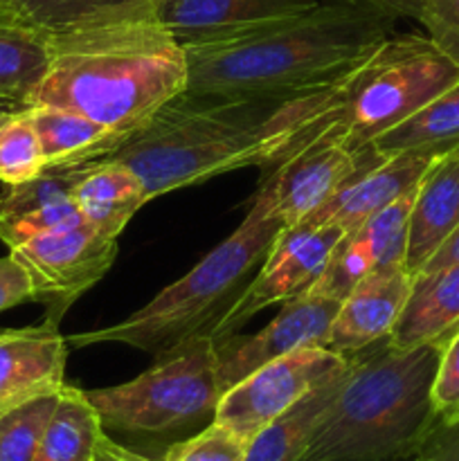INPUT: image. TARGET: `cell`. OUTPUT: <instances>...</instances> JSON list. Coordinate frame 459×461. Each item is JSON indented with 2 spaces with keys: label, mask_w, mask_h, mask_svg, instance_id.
<instances>
[{
  "label": "cell",
  "mask_w": 459,
  "mask_h": 461,
  "mask_svg": "<svg viewBox=\"0 0 459 461\" xmlns=\"http://www.w3.org/2000/svg\"><path fill=\"white\" fill-rule=\"evenodd\" d=\"M345 81L261 97L178 95L111 158L126 162L148 201L243 167H274L333 120Z\"/></svg>",
  "instance_id": "1"
},
{
  "label": "cell",
  "mask_w": 459,
  "mask_h": 461,
  "mask_svg": "<svg viewBox=\"0 0 459 461\" xmlns=\"http://www.w3.org/2000/svg\"><path fill=\"white\" fill-rule=\"evenodd\" d=\"M392 30V18L333 0L241 34L183 45L184 93L261 97L328 88L346 79Z\"/></svg>",
  "instance_id": "2"
},
{
  "label": "cell",
  "mask_w": 459,
  "mask_h": 461,
  "mask_svg": "<svg viewBox=\"0 0 459 461\" xmlns=\"http://www.w3.org/2000/svg\"><path fill=\"white\" fill-rule=\"evenodd\" d=\"M187 54L156 16L52 36V59L27 106H58L138 133L187 90Z\"/></svg>",
  "instance_id": "3"
},
{
  "label": "cell",
  "mask_w": 459,
  "mask_h": 461,
  "mask_svg": "<svg viewBox=\"0 0 459 461\" xmlns=\"http://www.w3.org/2000/svg\"><path fill=\"white\" fill-rule=\"evenodd\" d=\"M446 345L394 349L381 340L354 365L300 461H405L417 457L439 417L432 383Z\"/></svg>",
  "instance_id": "4"
},
{
  "label": "cell",
  "mask_w": 459,
  "mask_h": 461,
  "mask_svg": "<svg viewBox=\"0 0 459 461\" xmlns=\"http://www.w3.org/2000/svg\"><path fill=\"white\" fill-rule=\"evenodd\" d=\"M284 228L286 223L277 203V174L274 167H268V176L261 180L246 219L225 241L142 309L111 327L68 336V347L117 342L156 358L184 340L210 338L264 268Z\"/></svg>",
  "instance_id": "5"
},
{
  "label": "cell",
  "mask_w": 459,
  "mask_h": 461,
  "mask_svg": "<svg viewBox=\"0 0 459 461\" xmlns=\"http://www.w3.org/2000/svg\"><path fill=\"white\" fill-rule=\"evenodd\" d=\"M104 430L166 435L201 421H214L223 396L216 376L214 340L192 338L156 356L153 367L129 383L84 390Z\"/></svg>",
  "instance_id": "6"
},
{
  "label": "cell",
  "mask_w": 459,
  "mask_h": 461,
  "mask_svg": "<svg viewBox=\"0 0 459 461\" xmlns=\"http://www.w3.org/2000/svg\"><path fill=\"white\" fill-rule=\"evenodd\" d=\"M459 79L428 36L390 34L345 81L338 117L358 144H372Z\"/></svg>",
  "instance_id": "7"
},
{
  "label": "cell",
  "mask_w": 459,
  "mask_h": 461,
  "mask_svg": "<svg viewBox=\"0 0 459 461\" xmlns=\"http://www.w3.org/2000/svg\"><path fill=\"white\" fill-rule=\"evenodd\" d=\"M117 250V239L79 221L39 234L9 252L25 268L34 302L45 306V320L58 324L68 309L111 270Z\"/></svg>",
  "instance_id": "8"
},
{
  "label": "cell",
  "mask_w": 459,
  "mask_h": 461,
  "mask_svg": "<svg viewBox=\"0 0 459 461\" xmlns=\"http://www.w3.org/2000/svg\"><path fill=\"white\" fill-rule=\"evenodd\" d=\"M349 360L327 347H304L282 356L230 387L220 396L214 421L234 430L250 444L252 437L264 430L274 417L291 408L324 378L346 367Z\"/></svg>",
  "instance_id": "9"
},
{
  "label": "cell",
  "mask_w": 459,
  "mask_h": 461,
  "mask_svg": "<svg viewBox=\"0 0 459 461\" xmlns=\"http://www.w3.org/2000/svg\"><path fill=\"white\" fill-rule=\"evenodd\" d=\"M374 144H358L338 113L297 151L274 165L277 203L286 228L327 203L364 167L381 160Z\"/></svg>",
  "instance_id": "10"
},
{
  "label": "cell",
  "mask_w": 459,
  "mask_h": 461,
  "mask_svg": "<svg viewBox=\"0 0 459 461\" xmlns=\"http://www.w3.org/2000/svg\"><path fill=\"white\" fill-rule=\"evenodd\" d=\"M342 230L336 225H320V228H284L241 300L212 331V340L238 333V329L264 311L266 306L284 304L295 297L306 295L322 277L333 248L342 239Z\"/></svg>",
  "instance_id": "11"
},
{
  "label": "cell",
  "mask_w": 459,
  "mask_h": 461,
  "mask_svg": "<svg viewBox=\"0 0 459 461\" xmlns=\"http://www.w3.org/2000/svg\"><path fill=\"white\" fill-rule=\"evenodd\" d=\"M340 302L331 297L306 295L284 302L277 318L252 336H225L214 340L216 376L225 392L264 365L304 347H327L328 329Z\"/></svg>",
  "instance_id": "12"
},
{
  "label": "cell",
  "mask_w": 459,
  "mask_h": 461,
  "mask_svg": "<svg viewBox=\"0 0 459 461\" xmlns=\"http://www.w3.org/2000/svg\"><path fill=\"white\" fill-rule=\"evenodd\" d=\"M414 192L417 187L364 221L360 228L342 234L338 246L333 248L322 277L309 293L342 302L354 291L356 284L372 275L374 270L387 268V266H405Z\"/></svg>",
  "instance_id": "13"
},
{
  "label": "cell",
  "mask_w": 459,
  "mask_h": 461,
  "mask_svg": "<svg viewBox=\"0 0 459 461\" xmlns=\"http://www.w3.org/2000/svg\"><path fill=\"white\" fill-rule=\"evenodd\" d=\"M439 158L444 156L418 151V149L382 156L374 165L364 167L349 183L342 185L327 203H322L318 210L310 212L295 225H302V228L336 225L345 234L351 232L374 214L392 205L396 198L417 187Z\"/></svg>",
  "instance_id": "14"
},
{
  "label": "cell",
  "mask_w": 459,
  "mask_h": 461,
  "mask_svg": "<svg viewBox=\"0 0 459 461\" xmlns=\"http://www.w3.org/2000/svg\"><path fill=\"white\" fill-rule=\"evenodd\" d=\"M68 338L48 322L0 331V414L66 385Z\"/></svg>",
  "instance_id": "15"
},
{
  "label": "cell",
  "mask_w": 459,
  "mask_h": 461,
  "mask_svg": "<svg viewBox=\"0 0 459 461\" xmlns=\"http://www.w3.org/2000/svg\"><path fill=\"white\" fill-rule=\"evenodd\" d=\"M412 288V275L405 266H387L360 279L354 291L340 302L327 349L354 358L376 342L390 338L405 300Z\"/></svg>",
  "instance_id": "16"
},
{
  "label": "cell",
  "mask_w": 459,
  "mask_h": 461,
  "mask_svg": "<svg viewBox=\"0 0 459 461\" xmlns=\"http://www.w3.org/2000/svg\"><path fill=\"white\" fill-rule=\"evenodd\" d=\"M333 0H153V16L180 45L241 34Z\"/></svg>",
  "instance_id": "17"
},
{
  "label": "cell",
  "mask_w": 459,
  "mask_h": 461,
  "mask_svg": "<svg viewBox=\"0 0 459 461\" xmlns=\"http://www.w3.org/2000/svg\"><path fill=\"white\" fill-rule=\"evenodd\" d=\"M79 167H48L25 183L4 185L0 192V241L9 250L50 230L84 221L72 187Z\"/></svg>",
  "instance_id": "18"
},
{
  "label": "cell",
  "mask_w": 459,
  "mask_h": 461,
  "mask_svg": "<svg viewBox=\"0 0 459 461\" xmlns=\"http://www.w3.org/2000/svg\"><path fill=\"white\" fill-rule=\"evenodd\" d=\"M459 225V151L439 158L414 192L405 268L417 275Z\"/></svg>",
  "instance_id": "19"
},
{
  "label": "cell",
  "mask_w": 459,
  "mask_h": 461,
  "mask_svg": "<svg viewBox=\"0 0 459 461\" xmlns=\"http://www.w3.org/2000/svg\"><path fill=\"white\" fill-rule=\"evenodd\" d=\"M72 198L86 223L112 239H120L135 212L148 203L140 176L117 158L81 165Z\"/></svg>",
  "instance_id": "20"
},
{
  "label": "cell",
  "mask_w": 459,
  "mask_h": 461,
  "mask_svg": "<svg viewBox=\"0 0 459 461\" xmlns=\"http://www.w3.org/2000/svg\"><path fill=\"white\" fill-rule=\"evenodd\" d=\"M459 331V266L418 273L390 333L394 349L446 342Z\"/></svg>",
  "instance_id": "21"
},
{
  "label": "cell",
  "mask_w": 459,
  "mask_h": 461,
  "mask_svg": "<svg viewBox=\"0 0 459 461\" xmlns=\"http://www.w3.org/2000/svg\"><path fill=\"white\" fill-rule=\"evenodd\" d=\"M39 133L48 167H79L111 158L120 151L130 133L102 124L88 115L58 106H25Z\"/></svg>",
  "instance_id": "22"
},
{
  "label": "cell",
  "mask_w": 459,
  "mask_h": 461,
  "mask_svg": "<svg viewBox=\"0 0 459 461\" xmlns=\"http://www.w3.org/2000/svg\"><path fill=\"white\" fill-rule=\"evenodd\" d=\"M351 365H354V358L346 367L338 369L336 374L318 383L313 390L306 392L300 401L274 417L264 430L256 432L248 444L246 461H300L324 412L345 385Z\"/></svg>",
  "instance_id": "23"
},
{
  "label": "cell",
  "mask_w": 459,
  "mask_h": 461,
  "mask_svg": "<svg viewBox=\"0 0 459 461\" xmlns=\"http://www.w3.org/2000/svg\"><path fill=\"white\" fill-rule=\"evenodd\" d=\"M0 12L54 36L153 16V0H0Z\"/></svg>",
  "instance_id": "24"
},
{
  "label": "cell",
  "mask_w": 459,
  "mask_h": 461,
  "mask_svg": "<svg viewBox=\"0 0 459 461\" xmlns=\"http://www.w3.org/2000/svg\"><path fill=\"white\" fill-rule=\"evenodd\" d=\"M52 59V36L0 12V104L25 108Z\"/></svg>",
  "instance_id": "25"
},
{
  "label": "cell",
  "mask_w": 459,
  "mask_h": 461,
  "mask_svg": "<svg viewBox=\"0 0 459 461\" xmlns=\"http://www.w3.org/2000/svg\"><path fill=\"white\" fill-rule=\"evenodd\" d=\"M381 156L400 151H432L439 156L459 151V79L436 95L428 106L414 113L410 120L374 140Z\"/></svg>",
  "instance_id": "26"
},
{
  "label": "cell",
  "mask_w": 459,
  "mask_h": 461,
  "mask_svg": "<svg viewBox=\"0 0 459 461\" xmlns=\"http://www.w3.org/2000/svg\"><path fill=\"white\" fill-rule=\"evenodd\" d=\"M104 426L84 390L63 385L34 461H90Z\"/></svg>",
  "instance_id": "27"
},
{
  "label": "cell",
  "mask_w": 459,
  "mask_h": 461,
  "mask_svg": "<svg viewBox=\"0 0 459 461\" xmlns=\"http://www.w3.org/2000/svg\"><path fill=\"white\" fill-rule=\"evenodd\" d=\"M45 169L48 160L25 108L0 113V183H25Z\"/></svg>",
  "instance_id": "28"
},
{
  "label": "cell",
  "mask_w": 459,
  "mask_h": 461,
  "mask_svg": "<svg viewBox=\"0 0 459 461\" xmlns=\"http://www.w3.org/2000/svg\"><path fill=\"white\" fill-rule=\"evenodd\" d=\"M58 392L36 396L0 414V461H34L58 403Z\"/></svg>",
  "instance_id": "29"
},
{
  "label": "cell",
  "mask_w": 459,
  "mask_h": 461,
  "mask_svg": "<svg viewBox=\"0 0 459 461\" xmlns=\"http://www.w3.org/2000/svg\"><path fill=\"white\" fill-rule=\"evenodd\" d=\"M248 441L219 421H210L205 430L174 444L165 461H246Z\"/></svg>",
  "instance_id": "30"
},
{
  "label": "cell",
  "mask_w": 459,
  "mask_h": 461,
  "mask_svg": "<svg viewBox=\"0 0 459 461\" xmlns=\"http://www.w3.org/2000/svg\"><path fill=\"white\" fill-rule=\"evenodd\" d=\"M432 403L441 423L459 419V331L446 342L432 383Z\"/></svg>",
  "instance_id": "31"
},
{
  "label": "cell",
  "mask_w": 459,
  "mask_h": 461,
  "mask_svg": "<svg viewBox=\"0 0 459 461\" xmlns=\"http://www.w3.org/2000/svg\"><path fill=\"white\" fill-rule=\"evenodd\" d=\"M418 23L428 39L459 66V0H423Z\"/></svg>",
  "instance_id": "32"
},
{
  "label": "cell",
  "mask_w": 459,
  "mask_h": 461,
  "mask_svg": "<svg viewBox=\"0 0 459 461\" xmlns=\"http://www.w3.org/2000/svg\"><path fill=\"white\" fill-rule=\"evenodd\" d=\"M25 302H34L32 282L25 268L9 252L7 257H0V311L14 309Z\"/></svg>",
  "instance_id": "33"
},
{
  "label": "cell",
  "mask_w": 459,
  "mask_h": 461,
  "mask_svg": "<svg viewBox=\"0 0 459 461\" xmlns=\"http://www.w3.org/2000/svg\"><path fill=\"white\" fill-rule=\"evenodd\" d=\"M414 461H459V419L436 423Z\"/></svg>",
  "instance_id": "34"
},
{
  "label": "cell",
  "mask_w": 459,
  "mask_h": 461,
  "mask_svg": "<svg viewBox=\"0 0 459 461\" xmlns=\"http://www.w3.org/2000/svg\"><path fill=\"white\" fill-rule=\"evenodd\" d=\"M340 3L372 9V12L382 14V16L392 18V21H399V18H412V21H418L423 7V0H340Z\"/></svg>",
  "instance_id": "35"
},
{
  "label": "cell",
  "mask_w": 459,
  "mask_h": 461,
  "mask_svg": "<svg viewBox=\"0 0 459 461\" xmlns=\"http://www.w3.org/2000/svg\"><path fill=\"white\" fill-rule=\"evenodd\" d=\"M90 461H153V459L144 457V455L117 444V441L112 439V437H108V432L104 430L102 437H99L97 446H94L93 459Z\"/></svg>",
  "instance_id": "36"
},
{
  "label": "cell",
  "mask_w": 459,
  "mask_h": 461,
  "mask_svg": "<svg viewBox=\"0 0 459 461\" xmlns=\"http://www.w3.org/2000/svg\"><path fill=\"white\" fill-rule=\"evenodd\" d=\"M448 266H459V225L450 232V237L441 243L439 250L426 261V266L418 273H432V270L448 268Z\"/></svg>",
  "instance_id": "37"
},
{
  "label": "cell",
  "mask_w": 459,
  "mask_h": 461,
  "mask_svg": "<svg viewBox=\"0 0 459 461\" xmlns=\"http://www.w3.org/2000/svg\"><path fill=\"white\" fill-rule=\"evenodd\" d=\"M7 108H9V106H4V104H0V113H3V111H7Z\"/></svg>",
  "instance_id": "38"
},
{
  "label": "cell",
  "mask_w": 459,
  "mask_h": 461,
  "mask_svg": "<svg viewBox=\"0 0 459 461\" xmlns=\"http://www.w3.org/2000/svg\"><path fill=\"white\" fill-rule=\"evenodd\" d=\"M405 461H414V457L412 459H405Z\"/></svg>",
  "instance_id": "39"
}]
</instances>
